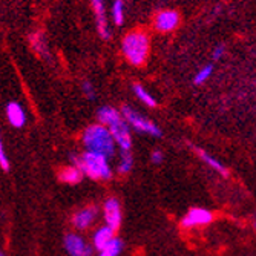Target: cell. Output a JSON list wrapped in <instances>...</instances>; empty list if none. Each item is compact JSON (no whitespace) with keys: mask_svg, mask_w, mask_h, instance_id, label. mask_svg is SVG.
I'll list each match as a JSON object with an SVG mask.
<instances>
[{"mask_svg":"<svg viewBox=\"0 0 256 256\" xmlns=\"http://www.w3.org/2000/svg\"><path fill=\"white\" fill-rule=\"evenodd\" d=\"M83 144L86 150L97 152L108 156L115 154V142L109 132V129L103 124H92L83 132Z\"/></svg>","mask_w":256,"mask_h":256,"instance_id":"1","label":"cell"},{"mask_svg":"<svg viewBox=\"0 0 256 256\" xmlns=\"http://www.w3.org/2000/svg\"><path fill=\"white\" fill-rule=\"evenodd\" d=\"M74 166L78 168V170L92 178V180H109L112 176V170L109 168L108 158L97 152H84L82 156H72Z\"/></svg>","mask_w":256,"mask_h":256,"instance_id":"2","label":"cell"},{"mask_svg":"<svg viewBox=\"0 0 256 256\" xmlns=\"http://www.w3.org/2000/svg\"><path fill=\"white\" fill-rule=\"evenodd\" d=\"M150 40L144 31H132L122 42V51L130 64H143L149 56Z\"/></svg>","mask_w":256,"mask_h":256,"instance_id":"3","label":"cell"},{"mask_svg":"<svg viewBox=\"0 0 256 256\" xmlns=\"http://www.w3.org/2000/svg\"><path fill=\"white\" fill-rule=\"evenodd\" d=\"M123 117H124V122L128 124H130L135 130L138 132H143V134H148V135H152V136H161V130L160 128L152 123L150 120L144 118L143 115H140L136 110H134L130 106H123Z\"/></svg>","mask_w":256,"mask_h":256,"instance_id":"4","label":"cell"},{"mask_svg":"<svg viewBox=\"0 0 256 256\" xmlns=\"http://www.w3.org/2000/svg\"><path fill=\"white\" fill-rule=\"evenodd\" d=\"M114 138L115 144H118L122 150H129L132 146V138H130V130L129 124L124 122L123 115L120 114L117 118H114L108 126H106Z\"/></svg>","mask_w":256,"mask_h":256,"instance_id":"5","label":"cell"},{"mask_svg":"<svg viewBox=\"0 0 256 256\" xmlns=\"http://www.w3.org/2000/svg\"><path fill=\"white\" fill-rule=\"evenodd\" d=\"M180 25V16L176 11L166 10L156 14L155 17V28L161 32H170Z\"/></svg>","mask_w":256,"mask_h":256,"instance_id":"6","label":"cell"},{"mask_svg":"<svg viewBox=\"0 0 256 256\" xmlns=\"http://www.w3.org/2000/svg\"><path fill=\"white\" fill-rule=\"evenodd\" d=\"M64 248L71 256H90L92 254L90 247L83 241V238L74 234H68L64 236Z\"/></svg>","mask_w":256,"mask_h":256,"instance_id":"7","label":"cell"},{"mask_svg":"<svg viewBox=\"0 0 256 256\" xmlns=\"http://www.w3.org/2000/svg\"><path fill=\"white\" fill-rule=\"evenodd\" d=\"M104 220H106V226L110 227L114 232L122 224V207L115 198H109L104 202Z\"/></svg>","mask_w":256,"mask_h":256,"instance_id":"8","label":"cell"},{"mask_svg":"<svg viewBox=\"0 0 256 256\" xmlns=\"http://www.w3.org/2000/svg\"><path fill=\"white\" fill-rule=\"evenodd\" d=\"M212 218H214V215L208 210H206V208L194 207L188 212V215L182 218V226L188 227V228L189 227H196V226H204V224L210 222Z\"/></svg>","mask_w":256,"mask_h":256,"instance_id":"9","label":"cell"},{"mask_svg":"<svg viewBox=\"0 0 256 256\" xmlns=\"http://www.w3.org/2000/svg\"><path fill=\"white\" fill-rule=\"evenodd\" d=\"M90 5H92V10H94V14H96L97 30H98L100 37L109 38V28H108V18H106L103 0H90Z\"/></svg>","mask_w":256,"mask_h":256,"instance_id":"10","label":"cell"},{"mask_svg":"<svg viewBox=\"0 0 256 256\" xmlns=\"http://www.w3.org/2000/svg\"><path fill=\"white\" fill-rule=\"evenodd\" d=\"M6 117H8V122L14 126V128H23L26 123V114L23 110V108L16 103V102H11L8 106H6Z\"/></svg>","mask_w":256,"mask_h":256,"instance_id":"11","label":"cell"},{"mask_svg":"<svg viewBox=\"0 0 256 256\" xmlns=\"http://www.w3.org/2000/svg\"><path fill=\"white\" fill-rule=\"evenodd\" d=\"M97 214H98V210H97L96 207H88V208H83V210H80L78 214H76V215H74L72 222H74V226H76L77 228H80V230L88 228L92 222L96 221Z\"/></svg>","mask_w":256,"mask_h":256,"instance_id":"12","label":"cell"},{"mask_svg":"<svg viewBox=\"0 0 256 256\" xmlns=\"http://www.w3.org/2000/svg\"><path fill=\"white\" fill-rule=\"evenodd\" d=\"M30 42H31L32 50H34L38 56H42V57H44V58H50L48 46H46V42H44V37H43L42 32H34V34H31Z\"/></svg>","mask_w":256,"mask_h":256,"instance_id":"13","label":"cell"},{"mask_svg":"<svg viewBox=\"0 0 256 256\" xmlns=\"http://www.w3.org/2000/svg\"><path fill=\"white\" fill-rule=\"evenodd\" d=\"M114 238V230L108 226L102 227L97 230V234L94 235V247L100 252L110 240Z\"/></svg>","mask_w":256,"mask_h":256,"instance_id":"14","label":"cell"},{"mask_svg":"<svg viewBox=\"0 0 256 256\" xmlns=\"http://www.w3.org/2000/svg\"><path fill=\"white\" fill-rule=\"evenodd\" d=\"M83 174L78 170V168L76 166H69V168H64L62 172H60V180L66 184H77L80 182Z\"/></svg>","mask_w":256,"mask_h":256,"instance_id":"15","label":"cell"},{"mask_svg":"<svg viewBox=\"0 0 256 256\" xmlns=\"http://www.w3.org/2000/svg\"><path fill=\"white\" fill-rule=\"evenodd\" d=\"M198 154H200L201 160L206 162L207 166H210L214 170H216V172H218V174H221V175H227V169H226V166L222 164V162H220L215 156H212L210 154H207V152H204V150H198Z\"/></svg>","mask_w":256,"mask_h":256,"instance_id":"16","label":"cell"},{"mask_svg":"<svg viewBox=\"0 0 256 256\" xmlns=\"http://www.w3.org/2000/svg\"><path fill=\"white\" fill-rule=\"evenodd\" d=\"M123 250V242L120 240L112 238L102 250L98 256H118Z\"/></svg>","mask_w":256,"mask_h":256,"instance_id":"17","label":"cell"},{"mask_svg":"<svg viewBox=\"0 0 256 256\" xmlns=\"http://www.w3.org/2000/svg\"><path fill=\"white\" fill-rule=\"evenodd\" d=\"M134 92H135L136 98L142 100L146 106H150V108H155V106H156V100L149 94V92H148L142 84L135 83V84H134Z\"/></svg>","mask_w":256,"mask_h":256,"instance_id":"18","label":"cell"},{"mask_svg":"<svg viewBox=\"0 0 256 256\" xmlns=\"http://www.w3.org/2000/svg\"><path fill=\"white\" fill-rule=\"evenodd\" d=\"M112 20L115 25H123L124 22V2L123 0H115L112 5Z\"/></svg>","mask_w":256,"mask_h":256,"instance_id":"19","label":"cell"},{"mask_svg":"<svg viewBox=\"0 0 256 256\" xmlns=\"http://www.w3.org/2000/svg\"><path fill=\"white\" fill-rule=\"evenodd\" d=\"M134 166V158L129 154V150H123L122 154V160H120V164H118V172L120 174H128Z\"/></svg>","mask_w":256,"mask_h":256,"instance_id":"20","label":"cell"},{"mask_svg":"<svg viewBox=\"0 0 256 256\" xmlns=\"http://www.w3.org/2000/svg\"><path fill=\"white\" fill-rule=\"evenodd\" d=\"M212 72H214V66L212 64H207V66H204L201 71L195 76V78H194V83L195 84H202L208 77L212 76Z\"/></svg>","mask_w":256,"mask_h":256,"instance_id":"21","label":"cell"},{"mask_svg":"<svg viewBox=\"0 0 256 256\" xmlns=\"http://www.w3.org/2000/svg\"><path fill=\"white\" fill-rule=\"evenodd\" d=\"M0 168L4 170H8L10 169V161H8V156L5 154V148H4V142H2V135H0Z\"/></svg>","mask_w":256,"mask_h":256,"instance_id":"22","label":"cell"},{"mask_svg":"<svg viewBox=\"0 0 256 256\" xmlns=\"http://www.w3.org/2000/svg\"><path fill=\"white\" fill-rule=\"evenodd\" d=\"M83 92H84V96L89 98V100H94L96 98V89L94 86H92L90 82H83Z\"/></svg>","mask_w":256,"mask_h":256,"instance_id":"23","label":"cell"},{"mask_svg":"<svg viewBox=\"0 0 256 256\" xmlns=\"http://www.w3.org/2000/svg\"><path fill=\"white\" fill-rule=\"evenodd\" d=\"M222 56H224V46H222V44H220V46H216V48L214 50L212 57H214V60H220Z\"/></svg>","mask_w":256,"mask_h":256,"instance_id":"24","label":"cell"},{"mask_svg":"<svg viewBox=\"0 0 256 256\" xmlns=\"http://www.w3.org/2000/svg\"><path fill=\"white\" fill-rule=\"evenodd\" d=\"M150 158H152V161L155 162V164H160V162L162 161V158H164V155H162L161 150H155V152H152Z\"/></svg>","mask_w":256,"mask_h":256,"instance_id":"25","label":"cell"},{"mask_svg":"<svg viewBox=\"0 0 256 256\" xmlns=\"http://www.w3.org/2000/svg\"><path fill=\"white\" fill-rule=\"evenodd\" d=\"M0 256H5V254H4V253H2V250H0Z\"/></svg>","mask_w":256,"mask_h":256,"instance_id":"26","label":"cell"}]
</instances>
